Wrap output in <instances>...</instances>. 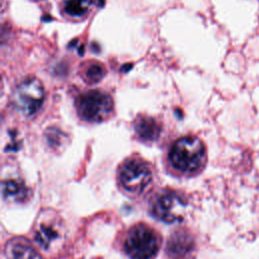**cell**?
I'll return each mask as SVG.
<instances>
[{"label": "cell", "mask_w": 259, "mask_h": 259, "mask_svg": "<svg viewBox=\"0 0 259 259\" xmlns=\"http://www.w3.org/2000/svg\"><path fill=\"white\" fill-rule=\"evenodd\" d=\"M170 165L180 173L193 174L206 162V148L196 136H183L175 140L168 152Z\"/></svg>", "instance_id": "cell-1"}, {"label": "cell", "mask_w": 259, "mask_h": 259, "mask_svg": "<svg viewBox=\"0 0 259 259\" xmlns=\"http://www.w3.org/2000/svg\"><path fill=\"white\" fill-rule=\"evenodd\" d=\"M78 117L89 123H99L110 118L114 113V102L111 95L100 89L81 92L75 99Z\"/></svg>", "instance_id": "cell-2"}, {"label": "cell", "mask_w": 259, "mask_h": 259, "mask_svg": "<svg viewBox=\"0 0 259 259\" xmlns=\"http://www.w3.org/2000/svg\"><path fill=\"white\" fill-rule=\"evenodd\" d=\"M45 98L46 91L41 81L35 77H27L12 91L11 104L21 116L31 117L40 110Z\"/></svg>", "instance_id": "cell-3"}, {"label": "cell", "mask_w": 259, "mask_h": 259, "mask_svg": "<svg viewBox=\"0 0 259 259\" xmlns=\"http://www.w3.org/2000/svg\"><path fill=\"white\" fill-rule=\"evenodd\" d=\"M118 178L122 188L128 193L141 194L152 183L153 172L145 160L133 157L121 164Z\"/></svg>", "instance_id": "cell-4"}, {"label": "cell", "mask_w": 259, "mask_h": 259, "mask_svg": "<svg viewBox=\"0 0 259 259\" xmlns=\"http://www.w3.org/2000/svg\"><path fill=\"white\" fill-rule=\"evenodd\" d=\"M159 249V238L148 226H135L124 241V251L132 259H151Z\"/></svg>", "instance_id": "cell-5"}, {"label": "cell", "mask_w": 259, "mask_h": 259, "mask_svg": "<svg viewBox=\"0 0 259 259\" xmlns=\"http://www.w3.org/2000/svg\"><path fill=\"white\" fill-rule=\"evenodd\" d=\"M185 209V201L176 192L170 190L157 193L150 203L151 213L156 219L169 224L181 221Z\"/></svg>", "instance_id": "cell-6"}, {"label": "cell", "mask_w": 259, "mask_h": 259, "mask_svg": "<svg viewBox=\"0 0 259 259\" xmlns=\"http://www.w3.org/2000/svg\"><path fill=\"white\" fill-rule=\"evenodd\" d=\"M133 128L138 139L144 143L156 142L162 133L161 122L148 114H139L133 121Z\"/></svg>", "instance_id": "cell-7"}, {"label": "cell", "mask_w": 259, "mask_h": 259, "mask_svg": "<svg viewBox=\"0 0 259 259\" xmlns=\"http://www.w3.org/2000/svg\"><path fill=\"white\" fill-rule=\"evenodd\" d=\"M96 0H59L62 16L70 21H83L89 17Z\"/></svg>", "instance_id": "cell-8"}, {"label": "cell", "mask_w": 259, "mask_h": 259, "mask_svg": "<svg viewBox=\"0 0 259 259\" xmlns=\"http://www.w3.org/2000/svg\"><path fill=\"white\" fill-rule=\"evenodd\" d=\"M61 237L59 223L57 221L49 220L47 222H40L36 228L34 239L36 243L44 249L48 250L56 243Z\"/></svg>", "instance_id": "cell-9"}, {"label": "cell", "mask_w": 259, "mask_h": 259, "mask_svg": "<svg viewBox=\"0 0 259 259\" xmlns=\"http://www.w3.org/2000/svg\"><path fill=\"white\" fill-rule=\"evenodd\" d=\"M5 253L8 259H35L37 254L25 238H13L7 242Z\"/></svg>", "instance_id": "cell-10"}, {"label": "cell", "mask_w": 259, "mask_h": 259, "mask_svg": "<svg viewBox=\"0 0 259 259\" xmlns=\"http://www.w3.org/2000/svg\"><path fill=\"white\" fill-rule=\"evenodd\" d=\"M193 247V241L191 237L182 232H177L169 239L167 245V251L171 257L181 258L191 251Z\"/></svg>", "instance_id": "cell-11"}, {"label": "cell", "mask_w": 259, "mask_h": 259, "mask_svg": "<svg viewBox=\"0 0 259 259\" xmlns=\"http://www.w3.org/2000/svg\"><path fill=\"white\" fill-rule=\"evenodd\" d=\"M79 73L83 81L89 85L99 83L106 74L105 66L96 60H87L81 64Z\"/></svg>", "instance_id": "cell-12"}, {"label": "cell", "mask_w": 259, "mask_h": 259, "mask_svg": "<svg viewBox=\"0 0 259 259\" xmlns=\"http://www.w3.org/2000/svg\"><path fill=\"white\" fill-rule=\"evenodd\" d=\"M2 190L6 198H11L14 200H22L27 195L25 185L18 180L7 179L2 184Z\"/></svg>", "instance_id": "cell-13"}]
</instances>
